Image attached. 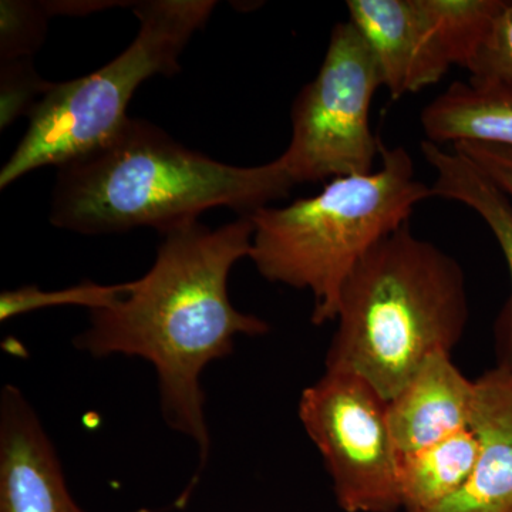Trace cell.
I'll use <instances>...</instances> for the list:
<instances>
[{"label": "cell", "instance_id": "1", "mask_svg": "<svg viewBox=\"0 0 512 512\" xmlns=\"http://www.w3.org/2000/svg\"><path fill=\"white\" fill-rule=\"evenodd\" d=\"M252 235L248 215L217 229L195 221L168 232L150 271L114 305L90 312L89 328L74 339L96 359L123 355L153 365L165 423L197 444L198 470L187 493L211 451L202 372L234 352L237 336L269 332L265 320L229 301V272L249 258Z\"/></svg>", "mask_w": 512, "mask_h": 512}, {"label": "cell", "instance_id": "2", "mask_svg": "<svg viewBox=\"0 0 512 512\" xmlns=\"http://www.w3.org/2000/svg\"><path fill=\"white\" fill-rule=\"evenodd\" d=\"M295 185L279 158L252 167L221 163L130 119L106 144L59 168L50 222L82 235L136 228L165 235L211 208L251 215Z\"/></svg>", "mask_w": 512, "mask_h": 512}, {"label": "cell", "instance_id": "3", "mask_svg": "<svg viewBox=\"0 0 512 512\" xmlns=\"http://www.w3.org/2000/svg\"><path fill=\"white\" fill-rule=\"evenodd\" d=\"M336 320L326 370L360 377L392 402L431 355L463 338L466 275L407 222L353 269Z\"/></svg>", "mask_w": 512, "mask_h": 512}, {"label": "cell", "instance_id": "4", "mask_svg": "<svg viewBox=\"0 0 512 512\" xmlns=\"http://www.w3.org/2000/svg\"><path fill=\"white\" fill-rule=\"evenodd\" d=\"M380 161L373 173L335 178L312 197L248 215L256 271L266 281L311 292L313 325L338 319L353 269L407 224L417 205L434 198L406 148L382 146Z\"/></svg>", "mask_w": 512, "mask_h": 512}, {"label": "cell", "instance_id": "5", "mask_svg": "<svg viewBox=\"0 0 512 512\" xmlns=\"http://www.w3.org/2000/svg\"><path fill=\"white\" fill-rule=\"evenodd\" d=\"M217 8L214 0H144L133 5L140 28L116 59L72 82L53 84L30 109L25 136L0 171L5 190L37 168L86 156L126 126L127 107L138 87L154 76L180 72L192 36Z\"/></svg>", "mask_w": 512, "mask_h": 512}, {"label": "cell", "instance_id": "6", "mask_svg": "<svg viewBox=\"0 0 512 512\" xmlns=\"http://www.w3.org/2000/svg\"><path fill=\"white\" fill-rule=\"evenodd\" d=\"M380 87L365 37L349 20L338 23L318 74L293 101L291 141L278 157L293 183L375 171L383 144L370 127V110Z\"/></svg>", "mask_w": 512, "mask_h": 512}, {"label": "cell", "instance_id": "7", "mask_svg": "<svg viewBox=\"0 0 512 512\" xmlns=\"http://www.w3.org/2000/svg\"><path fill=\"white\" fill-rule=\"evenodd\" d=\"M299 419L322 454L343 511L396 512L403 507L389 402L369 383L326 370L302 393Z\"/></svg>", "mask_w": 512, "mask_h": 512}, {"label": "cell", "instance_id": "8", "mask_svg": "<svg viewBox=\"0 0 512 512\" xmlns=\"http://www.w3.org/2000/svg\"><path fill=\"white\" fill-rule=\"evenodd\" d=\"M346 9L393 100L439 83L454 66L427 0H348Z\"/></svg>", "mask_w": 512, "mask_h": 512}, {"label": "cell", "instance_id": "9", "mask_svg": "<svg viewBox=\"0 0 512 512\" xmlns=\"http://www.w3.org/2000/svg\"><path fill=\"white\" fill-rule=\"evenodd\" d=\"M0 512H84L42 421L13 384L0 394Z\"/></svg>", "mask_w": 512, "mask_h": 512}, {"label": "cell", "instance_id": "10", "mask_svg": "<svg viewBox=\"0 0 512 512\" xmlns=\"http://www.w3.org/2000/svg\"><path fill=\"white\" fill-rule=\"evenodd\" d=\"M470 427L480 443L473 473L424 512H512V370L500 366L477 380Z\"/></svg>", "mask_w": 512, "mask_h": 512}, {"label": "cell", "instance_id": "11", "mask_svg": "<svg viewBox=\"0 0 512 512\" xmlns=\"http://www.w3.org/2000/svg\"><path fill=\"white\" fill-rule=\"evenodd\" d=\"M476 382L436 352L389 402V423L400 454L412 453L470 427Z\"/></svg>", "mask_w": 512, "mask_h": 512}, {"label": "cell", "instance_id": "12", "mask_svg": "<svg viewBox=\"0 0 512 512\" xmlns=\"http://www.w3.org/2000/svg\"><path fill=\"white\" fill-rule=\"evenodd\" d=\"M420 123L426 140L437 146L512 147V84L476 77L454 82L424 107Z\"/></svg>", "mask_w": 512, "mask_h": 512}, {"label": "cell", "instance_id": "13", "mask_svg": "<svg viewBox=\"0 0 512 512\" xmlns=\"http://www.w3.org/2000/svg\"><path fill=\"white\" fill-rule=\"evenodd\" d=\"M421 154L436 173L431 191L434 198L458 202L480 215L493 232L511 276V298L503 316L504 367L512 370V202L473 161L446 148L421 141Z\"/></svg>", "mask_w": 512, "mask_h": 512}, {"label": "cell", "instance_id": "14", "mask_svg": "<svg viewBox=\"0 0 512 512\" xmlns=\"http://www.w3.org/2000/svg\"><path fill=\"white\" fill-rule=\"evenodd\" d=\"M480 443L471 427L412 453L400 454L403 508L424 512L446 501L467 483Z\"/></svg>", "mask_w": 512, "mask_h": 512}, {"label": "cell", "instance_id": "15", "mask_svg": "<svg viewBox=\"0 0 512 512\" xmlns=\"http://www.w3.org/2000/svg\"><path fill=\"white\" fill-rule=\"evenodd\" d=\"M128 288L130 282L100 285L87 281L60 291H43L33 285L12 291L9 289L0 295V320L6 322L25 313L56 306H83L89 308L90 312L97 311L114 305L121 296L126 295Z\"/></svg>", "mask_w": 512, "mask_h": 512}, {"label": "cell", "instance_id": "16", "mask_svg": "<svg viewBox=\"0 0 512 512\" xmlns=\"http://www.w3.org/2000/svg\"><path fill=\"white\" fill-rule=\"evenodd\" d=\"M2 36L0 55L2 63L28 59L42 45L47 30V20L52 13L47 3L15 2L3 0Z\"/></svg>", "mask_w": 512, "mask_h": 512}, {"label": "cell", "instance_id": "17", "mask_svg": "<svg viewBox=\"0 0 512 512\" xmlns=\"http://www.w3.org/2000/svg\"><path fill=\"white\" fill-rule=\"evenodd\" d=\"M53 84L46 83L33 70L28 59L2 63V128L9 126L19 114H28L35 106V96H45Z\"/></svg>", "mask_w": 512, "mask_h": 512}, {"label": "cell", "instance_id": "18", "mask_svg": "<svg viewBox=\"0 0 512 512\" xmlns=\"http://www.w3.org/2000/svg\"><path fill=\"white\" fill-rule=\"evenodd\" d=\"M470 74L476 79L512 84V0L505 3Z\"/></svg>", "mask_w": 512, "mask_h": 512}, {"label": "cell", "instance_id": "19", "mask_svg": "<svg viewBox=\"0 0 512 512\" xmlns=\"http://www.w3.org/2000/svg\"><path fill=\"white\" fill-rule=\"evenodd\" d=\"M453 148L473 161L512 202V147L460 143Z\"/></svg>", "mask_w": 512, "mask_h": 512}, {"label": "cell", "instance_id": "20", "mask_svg": "<svg viewBox=\"0 0 512 512\" xmlns=\"http://www.w3.org/2000/svg\"><path fill=\"white\" fill-rule=\"evenodd\" d=\"M511 370V369H510Z\"/></svg>", "mask_w": 512, "mask_h": 512}]
</instances>
